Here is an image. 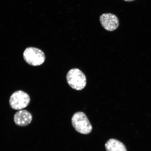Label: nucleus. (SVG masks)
I'll list each match as a JSON object with an SVG mask.
<instances>
[{
    "mask_svg": "<svg viewBox=\"0 0 151 151\" xmlns=\"http://www.w3.org/2000/svg\"><path fill=\"white\" fill-rule=\"evenodd\" d=\"M67 80L68 84L73 89L81 90L86 84V78L83 73L80 70L73 68L68 73Z\"/></svg>",
    "mask_w": 151,
    "mask_h": 151,
    "instance_id": "nucleus-1",
    "label": "nucleus"
},
{
    "mask_svg": "<svg viewBox=\"0 0 151 151\" xmlns=\"http://www.w3.org/2000/svg\"><path fill=\"white\" fill-rule=\"evenodd\" d=\"M72 124L76 131L83 134H88L91 132L92 127L86 114L82 112L73 114L71 119Z\"/></svg>",
    "mask_w": 151,
    "mask_h": 151,
    "instance_id": "nucleus-2",
    "label": "nucleus"
},
{
    "mask_svg": "<svg viewBox=\"0 0 151 151\" xmlns=\"http://www.w3.org/2000/svg\"><path fill=\"white\" fill-rule=\"evenodd\" d=\"M23 57L26 63L33 66L42 65L46 58L42 50L33 47H28L26 49L23 53Z\"/></svg>",
    "mask_w": 151,
    "mask_h": 151,
    "instance_id": "nucleus-3",
    "label": "nucleus"
},
{
    "mask_svg": "<svg viewBox=\"0 0 151 151\" xmlns=\"http://www.w3.org/2000/svg\"><path fill=\"white\" fill-rule=\"evenodd\" d=\"M31 99L28 94L22 91L19 90L14 92L9 100V105L15 110H20L27 106Z\"/></svg>",
    "mask_w": 151,
    "mask_h": 151,
    "instance_id": "nucleus-4",
    "label": "nucleus"
},
{
    "mask_svg": "<svg viewBox=\"0 0 151 151\" xmlns=\"http://www.w3.org/2000/svg\"><path fill=\"white\" fill-rule=\"evenodd\" d=\"M100 21L103 27L109 31H113L117 29L119 24L117 17L110 13L102 14L100 17Z\"/></svg>",
    "mask_w": 151,
    "mask_h": 151,
    "instance_id": "nucleus-5",
    "label": "nucleus"
},
{
    "mask_svg": "<svg viewBox=\"0 0 151 151\" xmlns=\"http://www.w3.org/2000/svg\"><path fill=\"white\" fill-rule=\"evenodd\" d=\"M32 116L28 111L22 110L18 111L15 114L14 122L17 125L22 127L27 126L31 123Z\"/></svg>",
    "mask_w": 151,
    "mask_h": 151,
    "instance_id": "nucleus-6",
    "label": "nucleus"
},
{
    "mask_svg": "<svg viewBox=\"0 0 151 151\" xmlns=\"http://www.w3.org/2000/svg\"><path fill=\"white\" fill-rule=\"evenodd\" d=\"M107 151H127L123 143L115 139H110L105 144Z\"/></svg>",
    "mask_w": 151,
    "mask_h": 151,
    "instance_id": "nucleus-7",
    "label": "nucleus"
},
{
    "mask_svg": "<svg viewBox=\"0 0 151 151\" xmlns=\"http://www.w3.org/2000/svg\"><path fill=\"white\" fill-rule=\"evenodd\" d=\"M124 1H135V0H124Z\"/></svg>",
    "mask_w": 151,
    "mask_h": 151,
    "instance_id": "nucleus-8",
    "label": "nucleus"
}]
</instances>
